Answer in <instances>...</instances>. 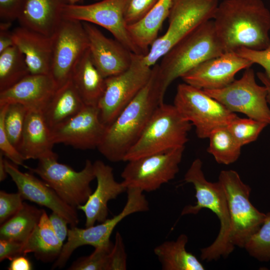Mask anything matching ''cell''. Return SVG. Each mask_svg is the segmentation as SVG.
Instances as JSON below:
<instances>
[{
  "label": "cell",
  "instance_id": "cell-1",
  "mask_svg": "<svg viewBox=\"0 0 270 270\" xmlns=\"http://www.w3.org/2000/svg\"><path fill=\"white\" fill-rule=\"evenodd\" d=\"M212 20L224 52L270 46V12L262 0H223Z\"/></svg>",
  "mask_w": 270,
  "mask_h": 270
},
{
  "label": "cell",
  "instance_id": "cell-2",
  "mask_svg": "<svg viewBox=\"0 0 270 270\" xmlns=\"http://www.w3.org/2000/svg\"><path fill=\"white\" fill-rule=\"evenodd\" d=\"M152 68V76L146 84L106 126L97 148L110 162L124 161L157 107L164 102L157 80L156 64Z\"/></svg>",
  "mask_w": 270,
  "mask_h": 270
},
{
  "label": "cell",
  "instance_id": "cell-3",
  "mask_svg": "<svg viewBox=\"0 0 270 270\" xmlns=\"http://www.w3.org/2000/svg\"><path fill=\"white\" fill-rule=\"evenodd\" d=\"M202 167L201 160L196 158L184 176V180L194 186L196 202L194 205L184 206L181 216L196 214L202 209L207 208L217 216L220 222L219 232L212 244L200 250L201 259L210 262L227 257L233 252L234 246L230 241V220L224 189L218 181H208Z\"/></svg>",
  "mask_w": 270,
  "mask_h": 270
},
{
  "label": "cell",
  "instance_id": "cell-4",
  "mask_svg": "<svg viewBox=\"0 0 270 270\" xmlns=\"http://www.w3.org/2000/svg\"><path fill=\"white\" fill-rule=\"evenodd\" d=\"M212 20L206 21L174 46L156 64L162 98L170 85L202 62L224 53Z\"/></svg>",
  "mask_w": 270,
  "mask_h": 270
},
{
  "label": "cell",
  "instance_id": "cell-5",
  "mask_svg": "<svg viewBox=\"0 0 270 270\" xmlns=\"http://www.w3.org/2000/svg\"><path fill=\"white\" fill-rule=\"evenodd\" d=\"M192 126L174 104H160L138 140L126 154L124 161L185 147Z\"/></svg>",
  "mask_w": 270,
  "mask_h": 270
},
{
  "label": "cell",
  "instance_id": "cell-6",
  "mask_svg": "<svg viewBox=\"0 0 270 270\" xmlns=\"http://www.w3.org/2000/svg\"><path fill=\"white\" fill-rule=\"evenodd\" d=\"M218 4V0H173L168 28L144 54V63L153 66L180 41L204 22L212 20Z\"/></svg>",
  "mask_w": 270,
  "mask_h": 270
},
{
  "label": "cell",
  "instance_id": "cell-7",
  "mask_svg": "<svg viewBox=\"0 0 270 270\" xmlns=\"http://www.w3.org/2000/svg\"><path fill=\"white\" fill-rule=\"evenodd\" d=\"M174 105L194 126L196 136L201 139L208 138L214 130L227 126L237 116L203 90L185 82L178 86Z\"/></svg>",
  "mask_w": 270,
  "mask_h": 270
},
{
  "label": "cell",
  "instance_id": "cell-8",
  "mask_svg": "<svg viewBox=\"0 0 270 270\" xmlns=\"http://www.w3.org/2000/svg\"><path fill=\"white\" fill-rule=\"evenodd\" d=\"M218 181L227 199L230 220V241L240 248L262 224L266 214L260 212L250 200V186L243 182L237 172L223 170Z\"/></svg>",
  "mask_w": 270,
  "mask_h": 270
},
{
  "label": "cell",
  "instance_id": "cell-9",
  "mask_svg": "<svg viewBox=\"0 0 270 270\" xmlns=\"http://www.w3.org/2000/svg\"><path fill=\"white\" fill-rule=\"evenodd\" d=\"M143 56L144 54H133L127 70L106 78L104 90L97 106L100 120L106 126L149 81L152 68L144 63Z\"/></svg>",
  "mask_w": 270,
  "mask_h": 270
},
{
  "label": "cell",
  "instance_id": "cell-10",
  "mask_svg": "<svg viewBox=\"0 0 270 270\" xmlns=\"http://www.w3.org/2000/svg\"><path fill=\"white\" fill-rule=\"evenodd\" d=\"M58 156L41 158L34 168H28L38 175L67 204L75 208L86 202L92 192L90 182L96 178L94 164L86 160L80 171L58 162Z\"/></svg>",
  "mask_w": 270,
  "mask_h": 270
},
{
  "label": "cell",
  "instance_id": "cell-11",
  "mask_svg": "<svg viewBox=\"0 0 270 270\" xmlns=\"http://www.w3.org/2000/svg\"><path fill=\"white\" fill-rule=\"evenodd\" d=\"M126 192V202L117 215L107 218L100 224L85 228L74 226L68 230L67 241L64 244L52 269L64 267L73 252L81 246L89 245L95 248L110 244L112 242L110 237L114 228L124 218L134 213L148 210V202L143 192L137 188H130L127 189Z\"/></svg>",
  "mask_w": 270,
  "mask_h": 270
},
{
  "label": "cell",
  "instance_id": "cell-12",
  "mask_svg": "<svg viewBox=\"0 0 270 270\" xmlns=\"http://www.w3.org/2000/svg\"><path fill=\"white\" fill-rule=\"evenodd\" d=\"M185 147L152 154L128 161L121 174L122 184L151 192L173 180L179 172Z\"/></svg>",
  "mask_w": 270,
  "mask_h": 270
},
{
  "label": "cell",
  "instance_id": "cell-13",
  "mask_svg": "<svg viewBox=\"0 0 270 270\" xmlns=\"http://www.w3.org/2000/svg\"><path fill=\"white\" fill-rule=\"evenodd\" d=\"M230 111L240 112L270 125V108L264 86L257 84L254 70H244L242 77L226 86L216 90H204Z\"/></svg>",
  "mask_w": 270,
  "mask_h": 270
},
{
  "label": "cell",
  "instance_id": "cell-14",
  "mask_svg": "<svg viewBox=\"0 0 270 270\" xmlns=\"http://www.w3.org/2000/svg\"><path fill=\"white\" fill-rule=\"evenodd\" d=\"M88 48L82 22L63 18L52 36L50 74L58 88L70 79L76 65Z\"/></svg>",
  "mask_w": 270,
  "mask_h": 270
},
{
  "label": "cell",
  "instance_id": "cell-15",
  "mask_svg": "<svg viewBox=\"0 0 270 270\" xmlns=\"http://www.w3.org/2000/svg\"><path fill=\"white\" fill-rule=\"evenodd\" d=\"M126 1L100 0L86 5L66 3L62 8V18L87 22L103 27L132 52L143 54L133 42L128 30L124 17Z\"/></svg>",
  "mask_w": 270,
  "mask_h": 270
},
{
  "label": "cell",
  "instance_id": "cell-16",
  "mask_svg": "<svg viewBox=\"0 0 270 270\" xmlns=\"http://www.w3.org/2000/svg\"><path fill=\"white\" fill-rule=\"evenodd\" d=\"M106 128L98 106L86 105L76 114L50 130L54 144L86 150L98 148Z\"/></svg>",
  "mask_w": 270,
  "mask_h": 270
},
{
  "label": "cell",
  "instance_id": "cell-17",
  "mask_svg": "<svg viewBox=\"0 0 270 270\" xmlns=\"http://www.w3.org/2000/svg\"><path fill=\"white\" fill-rule=\"evenodd\" d=\"M252 64L235 52H225L200 64L181 78L184 82L203 90H219L232 83L238 72Z\"/></svg>",
  "mask_w": 270,
  "mask_h": 270
},
{
  "label": "cell",
  "instance_id": "cell-18",
  "mask_svg": "<svg viewBox=\"0 0 270 270\" xmlns=\"http://www.w3.org/2000/svg\"><path fill=\"white\" fill-rule=\"evenodd\" d=\"M8 175L15 183L22 198L45 206L64 218L71 227L76 226L79 218L76 208L67 204L43 180L30 173L23 172L18 166L4 160Z\"/></svg>",
  "mask_w": 270,
  "mask_h": 270
},
{
  "label": "cell",
  "instance_id": "cell-19",
  "mask_svg": "<svg viewBox=\"0 0 270 270\" xmlns=\"http://www.w3.org/2000/svg\"><path fill=\"white\" fill-rule=\"evenodd\" d=\"M82 22L92 60L103 76L106 78L127 70L134 53L116 39L106 36L94 24Z\"/></svg>",
  "mask_w": 270,
  "mask_h": 270
},
{
  "label": "cell",
  "instance_id": "cell-20",
  "mask_svg": "<svg viewBox=\"0 0 270 270\" xmlns=\"http://www.w3.org/2000/svg\"><path fill=\"white\" fill-rule=\"evenodd\" d=\"M93 164L96 188L86 202L77 207L85 214L86 227L92 226L96 222L105 221L108 214V202L127 190L122 182L115 180L111 166L100 160H96Z\"/></svg>",
  "mask_w": 270,
  "mask_h": 270
},
{
  "label": "cell",
  "instance_id": "cell-21",
  "mask_svg": "<svg viewBox=\"0 0 270 270\" xmlns=\"http://www.w3.org/2000/svg\"><path fill=\"white\" fill-rule=\"evenodd\" d=\"M58 88L50 74H30L0 92V106L19 103L28 110H43Z\"/></svg>",
  "mask_w": 270,
  "mask_h": 270
},
{
  "label": "cell",
  "instance_id": "cell-22",
  "mask_svg": "<svg viewBox=\"0 0 270 270\" xmlns=\"http://www.w3.org/2000/svg\"><path fill=\"white\" fill-rule=\"evenodd\" d=\"M14 45L24 54L30 74H50L52 36L23 26L12 31Z\"/></svg>",
  "mask_w": 270,
  "mask_h": 270
},
{
  "label": "cell",
  "instance_id": "cell-23",
  "mask_svg": "<svg viewBox=\"0 0 270 270\" xmlns=\"http://www.w3.org/2000/svg\"><path fill=\"white\" fill-rule=\"evenodd\" d=\"M67 0H24L17 20L22 26L52 36L62 20Z\"/></svg>",
  "mask_w": 270,
  "mask_h": 270
},
{
  "label": "cell",
  "instance_id": "cell-24",
  "mask_svg": "<svg viewBox=\"0 0 270 270\" xmlns=\"http://www.w3.org/2000/svg\"><path fill=\"white\" fill-rule=\"evenodd\" d=\"M54 144L42 112L28 110L18 149L24 160L58 156L52 150Z\"/></svg>",
  "mask_w": 270,
  "mask_h": 270
},
{
  "label": "cell",
  "instance_id": "cell-25",
  "mask_svg": "<svg viewBox=\"0 0 270 270\" xmlns=\"http://www.w3.org/2000/svg\"><path fill=\"white\" fill-rule=\"evenodd\" d=\"M70 80L84 104L97 106L104 90L106 78L94 65L88 48L76 65Z\"/></svg>",
  "mask_w": 270,
  "mask_h": 270
},
{
  "label": "cell",
  "instance_id": "cell-26",
  "mask_svg": "<svg viewBox=\"0 0 270 270\" xmlns=\"http://www.w3.org/2000/svg\"><path fill=\"white\" fill-rule=\"evenodd\" d=\"M85 106L70 79L57 88L42 112L51 130L76 114Z\"/></svg>",
  "mask_w": 270,
  "mask_h": 270
},
{
  "label": "cell",
  "instance_id": "cell-27",
  "mask_svg": "<svg viewBox=\"0 0 270 270\" xmlns=\"http://www.w3.org/2000/svg\"><path fill=\"white\" fill-rule=\"evenodd\" d=\"M173 0H158L150 10L139 22L127 26L130 36L142 54L149 50L158 38V33L168 18Z\"/></svg>",
  "mask_w": 270,
  "mask_h": 270
},
{
  "label": "cell",
  "instance_id": "cell-28",
  "mask_svg": "<svg viewBox=\"0 0 270 270\" xmlns=\"http://www.w3.org/2000/svg\"><path fill=\"white\" fill-rule=\"evenodd\" d=\"M63 245L54 232L49 216L44 210L39 222L22 244V254L26 256L33 253L38 260L50 262L58 258Z\"/></svg>",
  "mask_w": 270,
  "mask_h": 270
},
{
  "label": "cell",
  "instance_id": "cell-29",
  "mask_svg": "<svg viewBox=\"0 0 270 270\" xmlns=\"http://www.w3.org/2000/svg\"><path fill=\"white\" fill-rule=\"evenodd\" d=\"M188 237L180 235L176 240L166 241L154 250L163 270H204L197 258L188 252L186 246Z\"/></svg>",
  "mask_w": 270,
  "mask_h": 270
},
{
  "label": "cell",
  "instance_id": "cell-30",
  "mask_svg": "<svg viewBox=\"0 0 270 270\" xmlns=\"http://www.w3.org/2000/svg\"><path fill=\"white\" fill-rule=\"evenodd\" d=\"M44 210L24 202L22 208L0 228V239L24 243L40 222Z\"/></svg>",
  "mask_w": 270,
  "mask_h": 270
},
{
  "label": "cell",
  "instance_id": "cell-31",
  "mask_svg": "<svg viewBox=\"0 0 270 270\" xmlns=\"http://www.w3.org/2000/svg\"><path fill=\"white\" fill-rule=\"evenodd\" d=\"M30 74L24 56L15 46L0 53V92Z\"/></svg>",
  "mask_w": 270,
  "mask_h": 270
},
{
  "label": "cell",
  "instance_id": "cell-32",
  "mask_svg": "<svg viewBox=\"0 0 270 270\" xmlns=\"http://www.w3.org/2000/svg\"><path fill=\"white\" fill-rule=\"evenodd\" d=\"M207 152L219 164L228 165L236 162L241 154L242 146L233 137L226 126L217 128L209 136Z\"/></svg>",
  "mask_w": 270,
  "mask_h": 270
},
{
  "label": "cell",
  "instance_id": "cell-33",
  "mask_svg": "<svg viewBox=\"0 0 270 270\" xmlns=\"http://www.w3.org/2000/svg\"><path fill=\"white\" fill-rule=\"evenodd\" d=\"M28 110L26 106L20 104L11 103L8 104L4 116L3 122L6 132L18 150L21 143Z\"/></svg>",
  "mask_w": 270,
  "mask_h": 270
},
{
  "label": "cell",
  "instance_id": "cell-34",
  "mask_svg": "<svg viewBox=\"0 0 270 270\" xmlns=\"http://www.w3.org/2000/svg\"><path fill=\"white\" fill-rule=\"evenodd\" d=\"M268 124L252 118H235L226 126L228 130L242 146L256 141Z\"/></svg>",
  "mask_w": 270,
  "mask_h": 270
},
{
  "label": "cell",
  "instance_id": "cell-35",
  "mask_svg": "<svg viewBox=\"0 0 270 270\" xmlns=\"http://www.w3.org/2000/svg\"><path fill=\"white\" fill-rule=\"evenodd\" d=\"M244 248L259 261H270V212L266 214L262 224L248 240Z\"/></svg>",
  "mask_w": 270,
  "mask_h": 270
},
{
  "label": "cell",
  "instance_id": "cell-36",
  "mask_svg": "<svg viewBox=\"0 0 270 270\" xmlns=\"http://www.w3.org/2000/svg\"><path fill=\"white\" fill-rule=\"evenodd\" d=\"M114 244L94 248L89 256H82L74 262L70 270H108L109 256Z\"/></svg>",
  "mask_w": 270,
  "mask_h": 270
},
{
  "label": "cell",
  "instance_id": "cell-37",
  "mask_svg": "<svg viewBox=\"0 0 270 270\" xmlns=\"http://www.w3.org/2000/svg\"><path fill=\"white\" fill-rule=\"evenodd\" d=\"M8 104L0 106V152L16 166H23L28 168L24 164L25 160L18 150L8 138L4 130L3 118Z\"/></svg>",
  "mask_w": 270,
  "mask_h": 270
},
{
  "label": "cell",
  "instance_id": "cell-38",
  "mask_svg": "<svg viewBox=\"0 0 270 270\" xmlns=\"http://www.w3.org/2000/svg\"><path fill=\"white\" fill-rule=\"evenodd\" d=\"M158 0H126L124 17L126 23L130 26L144 18Z\"/></svg>",
  "mask_w": 270,
  "mask_h": 270
},
{
  "label": "cell",
  "instance_id": "cell-39",
  "mask_svg": "<svg viewBox=\"0 0 270 270\" xmlns=\"http://www.w3.org/2000/svg\"><path fill=\"white\" fill-rule=\"evenodd\" d=\"M24 199L18 192L8 193L0 192V223L3 224L15 214L22 206Z\"/></svg>",
  "mask_w": 270,
  "mask_h": 270
},
{
  "label": "cell",
  "instance_id": "cell-40",
  "mask_svg": "<svg viewBox=\"0 0 270 270\" xmlns=\"http://www.w3.org/2000/svg\"><path fill=\"white\" fill-rule=\"evenodd\" d=\"M127 268V256L121 234L117 232L115 242L109 256L108 270H125Z\"/></svg>",
  "mask_w": 270,
  "mask_h": 270
},
{
  "label": "cell",
  "instance_id": "cell-41",
  "mask_svg": "<svg viewBox=\"0 0 270 270\" xmlns=\"http://www.w3.org/2000/svg\"><path fill=\"white\" fill-rule=\"evenodd\" d=\"M235 52L252 64H256L262 66L264 72L270 78V46L263 50H256L246 48H240Z\"/></svg>",
  "mask_w": 270,
  "mask_h": 270
},
{
  "label": "cell",
  "instance_id": "cell-42",
  "mask_svg": "<svg viewBox=\"0 0 270 270\" xmlns=\"http://www.w3.org/2000/svg\"><path fill=\"white\" fill-rule=\"evenodd\" d=\"M24 0H0V16L5 21L17 19Z\"/></svg>",
  "mask_w": 270,
  "mask_h": 270
},
{
  "label": "cell",
  "instance_id": "cell-43",
  "mask_svg": "<svg viewBox=\"0 0 270 270\" xmlns=\"http://www.w3.org/2000/svg\"><path fill=\"white\" fill-rule=\"evenodd\" d=\"M22 244L16 241L0 239V262L4 260H12L22 256Z\"/></svg>",
  "mask_w": 270,
  "mask_h": 270
},
{
  "label": "cell",
  "instance_id": "cell-44",
  "mask_svg": "<svg viewBox=\"0 0 270 270\" xmlns=\"http://www.w3.org/2000/svg\"><path fill=\"white\" fill-rule=\"evenodd\" d=\"M52 227L57 237L64 244L68 238V230L67 220L62 216L55 212L48 216Z\"/></svg>",
  "mask_w": 270,
  "mask_h": 270
},
{
  "label": "cell",
  "instance_id": "cell-45",
  "mask_svg": "<svg viewBox=\"0 0 270 270\" xmlns=\"http://www.w3.org/2000/svg\"><path fill=\"white\" fill-rule=\"evenodd\" d=\"M11 22H1L0 24V53L14 45L12 32L9 31Z\"/></svg>",
  "mask_w": 270,
  "mask_h": 270
},
{
  "label": "cell",
  "instance_id": "cell-46",
  "mask_svg": "<svg viewBox=\"0 0 270 270\" xmlns=\"http://www.w3.org/2000/svg\"><path fill=\"white\" fill-rule=\"evenodd\" d=\"M8 270H31L32 264L28 258L22 255L16 257L12 260L8 267Z\"/></svg>",
  "mask_w": 270,
  "mask_h": 270
},
{
  "label": "cell",
  "instance_id": "cell-47",
  "mask_svg": "<svg viewBox=\"0 0 270 270\" xmlns=\"http://www.w3.org/2000/svg\"><path fill=\"white\" fill-rule=\"evenodd\" d=\"M258 78L260 80L267 90V101L270 106V78L264 72H258L256 74Z\"/></svg>",
  "mask_w": 270,
  "mask_h": 270
},
{
  "label": "cell",
  "instance_id": "cell-48",
  "mask_svg": "<svg viewBox=\"0 0 270 270\" xmlns=\"http://www.w3.org/2000/svg\"><path fill=\"white\" fill-rule=\"evenodd\" d=\"M3 154L0 152V181L2 182L6 180L8 176L6 170L4 159L3 158Z\"/></svg>",
  "mask_w": 270,
  "mask_h": 270
},
{
  "label": "cell",
  "instance_id": "cell-49",
  "mask_svg": "<svg viewBox=\"0 0 270 270\" xmlns=\"http://www.w3.org/2000/svg\"><path fill=\"white\" fill-rule=\"evenodd\" d=\"M82 0H67L68 4H75L76 3L81 1Z\"/></svg>",
  "mask_w": 270,
  "mask_h": 270
},
{
  "label": "cell",
  "instance_id": "cell-50",
  "mask_svg": "<svg viewBox=\"0 0 270 270\" xmlns=\"http://www.w3.org/2000/svg\"><path fill=\"white\" fill-rule=\"evenodd\" d=\"M96 0V1H99V0Z\"/></svg>",
  "mask_w": 270,
  "mask_h": 270
},
{
  "label": "cell",
  "instance_id": "cell-51",
  "mask_svg": "<svg viewBox=\"0 0 270 270\" xmlns=\"http://www.w3.org/2000/svg\"></svg>",
  "mask_w": 270,
  "mask_h": 270
}]
</instances>
